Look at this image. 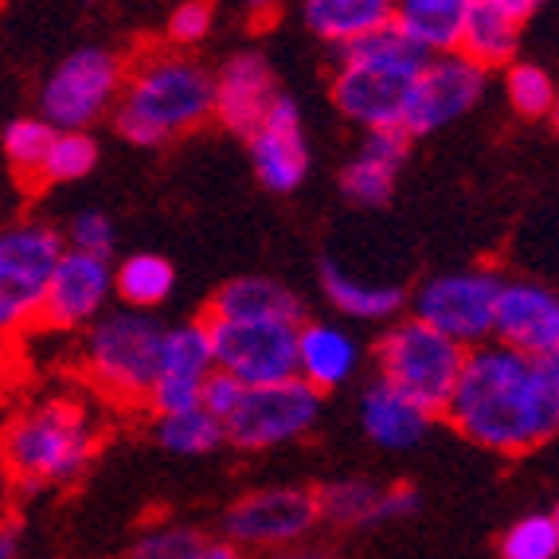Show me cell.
I'll list each match as a JSON object with an SVG mask.
<instances>
[{"instance_id":"23","label":"cell","mask_w":559,"mask_h":559,"mask_svg":"<svg viewBox=\"0 0 559 559\" xmlns=\"http://www.w3.org/2000/svg\"><path fill=\"white\" fill-rule=\"evenodd\" d=\"M204 318H247V321L271 318V321H294V325H301L306 321V306L278 278L242 274V278H231L215 289Z\"/></svg>"},{"instance_id":"26","label":"cell","mask_w":559,"mask_h":559,"mask_svg":"<svg viewBox=\"0 0 559 559\" xmlns=\"http://www.w3.org/2000/svg\"><path fill=\"white\" fill-rule=\"evenodd\" d=\"M173 289H177V271H173V262L165 254L138 251L114 262V298L126 309L153 313V309L173 298Z\"/></svg>"},{"instance_id":"7","label":"cell","mask_w":559,"mask_h":559,"mask_svg":"<svg viewBox=\"0 0 559 559\" xmlns=\"http://www.w3.org/2000/svg\"><path fill=\"white\" fill-rule=\"evenodd\" d=\"M501 271L493 266H457V271L430 274L411 294V318L439 329L462 348L493 341L497 301H501Z\"/></svg>"},{"instance_id":"11","label":"cell","mask_w":559,"mask_h":559,"mask_svg":"<svg viewBox=\"0 0 559 559\" xmlns=\"http://www.w3.org/2000/svg\"><path fill=\"white\" fill-rule=\"evenodd\" d=\"M212 336L215 368L242 383H282L298 376V329L294 321H247V318H204Z\"/></svg>"},{"instance_id":"20","label":"cell","mask_w":559,"mask_h":559,"mask_svg":"<svg viewBox=\"0 0 559 559\" xmlns=\"http://www.w3.org/2000/svg\"><path fill=\"white\" fill-rule=\"evenodd\" d=\"M439 415H430L427 407L411 403L403 392H395L392 383H368L360 395V430L364 439L380 450H392V454H403V450H415L423 439L430 435Z\"/></svg>"},{"instance_id":"36","label":"cell","mask_w":559,"mask_h":559,"mask_svg":"<svg viewBox=\"0 0 559 559\" xmlns=\"http://www.w3.org/2000/svg\"><path fill=\"white\" fill-rule=\"evenodd\" d=\"M212 28H215L212 0H180L165 24V39H168V47H177V51H192V47L212 36Z\"/></svg>"},{"instance_id":"45","label":"cell","mask_w":559,"mask_h":559,"mask_svg":"<svg viewBox=\"0 0 559 559\" xmlns=\"http://www.w3.org/2000/svg\"><path fill=\"white\" fill-rule=\"evenodd\" d=\"M551 524H556V536H559V504H556V513H551Z\"/></svg>"},{"instance_id":"17","label":"cell","mask_w":559,"mask_h":559,"mask_svg":"<svg viewBox=\"0 0 559 559\" xmlns=\"http://www.w3.org/2000/svg\"><path fill=\"white\" fill-rule=\"evenodd\" d=\"M493 341L528 356H548L559 348V289L536 278H504L497 301Z\"/></svg>"},{"instance_id":"43","label":"cell","mask_w":559,"mask_h":559,"mask_svg":"<svg viewBox=\"0 0 559 559\" xmlns=\"http://www.w3.org/2000/svg\"><path fill=\"white\" fill-rule=\"evenodd\" d=\"M540 360H544V368L551 372V380L559 383V348H556V353H548V356H540Z\"/></svg>"},{"instance_id":"1","label":"cell","mask_w":559,"mask_h":559,"mask_svg":"<svg viewBox=\"0 0 559 559\" xmlns=\"http://www.w3.org/2000/svg\"><path fill=\"white\" fill-rule=\"evenodd\" d=\"M447 423L493 454H532L559 435V383L540 356L489 341L466 353Z\"/></svg>"},{"instance_id":"19","label":"cell","mask_w":559,"mask_h":559,"mask_svg":"<svg viewBox=\"0 0 559 559\" xmlns=\"http://www.w3.org/2000/svg\"><path fill=\"white\" fill-rule=\"evenodd\" d=\"M411 138L403 130L364 133L356 157L341 173V192L360 207H383L395 197L400 168L407 165Z\"/></svg>"},{"instance_id":"33","label":"cell","mask_w":559,"mask_h":559,"mask_svg":"<svg viewBox=\"0 0 559 559\" xmlns=\"http://www.w3.org/2000/svg\"><path fill=\"white\" fill-rule=\"evenodd\" d=\"M497 556L501 559H559V536H556V524H551V513L521 516V521L501 536Z\"/></svg>"},{"instance_id":"39","label":"cell","mask_w":559,"mask_h":559,"mask_svg":"<svg viewBox=\"0 0 559 559\" xmlns=\"http://www.w3.org/2000/svg\"><path fill=\"white\" fill-rule=\"evenodd\" d=\"M271 559H345L336 548H329V544H294V548H282V551H271Z\"/></svg>"},{"instance_id":"18","label":"cell","mask_w":559,"mask_h":559,"mask_svg":"<svg viewBox=\"0 0 559 559\" xmlns=\"http://www.w3.org/2000/svg\"><path fill=\"white\" fill-rule=\"evenodd\" d=\"M278 79L274 67L266 63L262 51H235L219 71H215V121L224 130L247 133L266 118L274 103H278Z\"/></svg>"},{"instance_id":"41","label":"cell","mask_w":559,"mask_h":559,"mask_svg":"<svg viewBox=\"0 0 559 559\" xmlns=\"http://www.w3.org/2000/svg\"><path fill=\"white\" fill-rule=\"evenodd\" d=\"M192 559H242V548H235V544L224 540V536H219V540H212V536H207Z\"/></svg>"},{"instance_id":"40","label":"cell","mask_w":559,"mask_h":559,"mask_svg":"<svg viewBox=\"0 0 559 559\" xmlns=\"http://www.w3.org/2000/svg\"><path fill=\"white\" fill-rule=\"evenodd\" d=\"M481 4H489V9L504 12V16H513L516 24H524V20H528L532 12H540L548 0H481Z\"/></svg>"},{"instance_id":"8","label":"cell","mask_w":559,"mask_h":559,"mask_svg":"<svg viewBox=\"0 0 559 559\" xmlns=\"http://www.w3.org/2000/svg\"><path fill=\"white\" fill-rule=\"evenodd\" d=\"M126 63L110 47L86 44L63 56L39 86V118L51 130H91L118 106Z\"/></svg>"},{"instance_id":"10","label":"cell","mask_w":559,"mask_h":559,"mask_svg":"<svg viewBox=\"0 0 559 559\" xmlns=\"http://www.w3.org/2000/svg\"><path fill=\"white\" fill-rule=\"evenodd\" d=\"M321 419V392H313L306 380L262 383L242 388L239 403L224 419V439L235 450H274L306 439Z\"/></svg>"},{"instance_id":"3","label":"cell","mask_w":559,"mask_h":559,"mask_svg":"<svg viewBox=\"0 0 559 559\" xmlns=\"http://www.w3.org/2000/svg\"><path fill=\"white\" fill-rule=\"evenodd\" d=\"M98 454V423L91 407L71 395H47L12 415L0 435V457L12 481L28 493L71 485Z\"/></svg>"},{"instance_id":"28","label":"cell","mask_w":559,"mask_h":559,"mask_svg":"<svg viewBox=\"0 0 559 559\" xmlns=\"http://www.w3.org/2000/svg\"><path fill=\"white\" fill-rule=\"evenodd\" d=\"M388 485L372 481V477H336V481L313 489L318 493V513L321 524L333 528H368L380 524V501Z\"/></svg>"},{"instance_id":"5","label":"cell","mask_w":559,"mask_h":559,"mask_svg":"<svg viewBox=\"0 0 559 559\" xmlns=\"http://www.w3.org/2000/svg\"><path fill=\"white\" fill-rule=\"evenodd\" d=\"M165 329L145 309H106L79 341V368L114 403L138 407L150 400L160 364Z\"/></svg>"},{"instance_id":"9","label":"cell","mask_w":559,"mask_h":559,"mask_svg":"<svg viewBox=\"0 0 559 559\" xmlns=\"http://www.w3.org/2000/svg\"><path fill=\"white\" fill-rule=\"evenodd\" d=\"M63 235L44 219L0 227V333H24L44 313L47 282L63 259Z\"/></svg>"},{"instance_id":"13","label":"cell","mask_w":559,"mask_h":559,"mask_svg":"<svg viewBox=\"0 0 559 559\" xmlns=\"http://www.w3.org/2000/svg\"><path fill=\"white\" fill-rule=\"evenodd\" d=\"M489 91V71L469 63L462 51H447V56H430L423 67L419 83L407 98V114H403V133L407 138H427L457 118H466Z\"/></svg>"},{"instance_id":"25","label":"cell","mask_w":559,"mask_h":559,"mask_svg":"<svg viewBox=\"0 0 559 559\" xmlns=\"http://www.w3.org/2000/svg\"><path fill=\"white\" fill-rule=\"evenodd\" d=\"M474 4L477 0H395L392 28L427 56H447L457 51Z\"/></svg>"},{"instance_id":"2","label":"cell","mask_w":559,"mask_h":559,"mask_svg":"<svg viewBox=\"0 0 559 559\" xmlns=\"http://www.w3.org/2000/svg\"><path fill=\"white\" fill-rule=\"evenodd\" d=\"M114 133L138 150H160L215 121V71L177 47H160L126 67L114 106Z\"/></svg>"},{"instance_id":"32","label":"cell","mask_w":559,"mask_h":559,"mask_svg":"<svg viewBox=\"0 0 559 559\" xmlns=\"http://www.w3.org/2000/svg\"><path fill=\"white\" fill-rule=\"evenodd\" d=\"M504 98L521 118H551L559 106V83L536 63L504 67Z\"/></svg>"},{"instance_id":"15","label":"cell","mask_w":559,"mask_h":559,"mask_svg":"<svg viewBox=\"0 0 559 559\" xmlns=\"http://www.w3.org/2000/svg\"><path fill=\"white\" fill-rule=\"evenodd\" d=\"M247 153H251V168L259 185L274 197H289L298 192L309 177V138L306 121H301V106L278 94V103L266 110V118L247 133Z\"/></svg>"},{"instance_id":"38","label":"cell","mask_w":559,"mask_h":559,"mask_svg":"<svg viewBox=\"0 0 559 559\" xmlns=\"http://www.w3.org/2000/svg\"><path fill=\"white\" fill-rule=\"evenodd\" d=\"M419 489H411V485H388L383 489V501H380V524H392V521H407V516L419 513Z\"/></svg>"},{"instance_id":"31","label":"cell","mask_w":559,"mask_h":559,"mask_svg":"<svg viewBox=\"0 0 559 559\" xmlns=\"http://www.w3.org/2000/svg\"><path fill=\"white\" fill-rule=\"evenodd\" d=\"M51 138H56V130L39 114H20L0 133V150H4V160L12 165L16 177L39 180V168H44V157L51 150Z\"/></svg>"},{"instance_id":"35","label":"cell","mask_w":559,"mask_h":559,"mask_svg":"<svg viewBox=\"0 0 559 559\" xmlns=\"http://www.w3.org/2000/svg\"><path fill=\"white\" fill-rule=\"evenodd\" d=\"M114 247H118V227H114V219L106 212L83 207V212L71 215V224H67V251L110 259Z\"/></svg>"},{"instance_id":"16","label":"cell","mask_w":559,"mask_h":559,"mask_svg":"<svg viewBox=\"0 0 559 559\" xmlns=\"http://www.w3.org/2000/svg\"><path fill=\"white\" fill-rule=\"evenodd\" d=\"M212 372H215V356H212V336H207L204 318L165 329L157 380H153V392L145 400V407L153 415L197 407Z\"/></svg>"},{"instance_id":"29","label":"cell","mask_w":559,"mask_h":559,"mask_svg":"<svg viewBox=\"0 0 559 559\" xmlns=\"http://www.w3.org/2000/svg\"><path fill=\"white\" fill-rule=\"evenodd\" d=\"M153 439L168 450V454L180 457H200L212 454L215 447H224V423L215 419L207 407H185V411H168L153 419Z\"/></svg>"},{"instance_id":"34","label":"cell","mask_w":559,"mask_h":559,"mask_svg":"<svg viewBox=\"0 0 559 559\" xmlns=\"http://www.w3.org/2000/svg\"><path fill=\"white\" fill-rule=\"evenodd\" d=\"M204 540V532L188 528V524H157V528H145L130 544L126 559H192Z\"/></svg>"},{"instance_id":"4","label":"cell","mask_w":559,"mask_h":559,"mask_svg":"<svg viewBox=\"0 0 559 559\" xmlns=\"http://www.w3.org/2000/svg\"><path fill=\"white\" fill-rule=\"evenodd\" d=\"M427 59V51H419L395 28H380L356 44L336 47L333 86H329L333 106L364 133L403 130L407 98Z\"/></svg>"},{"instance_id":"21","label":"cell","mask_w":559,"mask_h":559,"mask_svg":"<svg viewBox=\"0 0 559 559\" xmlns=\"http://www.w3.org/2000/svg\"><path fill=\"white\" fill-rule=\"evenodd\" d=\"M364 348L345 325L336 321H301L298 329V380L313 392H336L360 372Z\"/></svg>"},{"instance_id":"44","label":"cell","mask_w":559,"mask_h":559,"mask_svg":"<svg viewBox=\"0 0 559 559\" xmlns=\"http://www.w3.org/2000/svg\"><path fill=\"white\" fill-rule=\"evenodd\" d=\"M274 4H278V0H247V9H251L254 16H262V12H271Z\"/></svg>"},{"instance_id":"27","label":"cell","mask_w":559,"mask_h":559,"mask_svg":"<svg viewBox=\"0 0 559 559\" xmlns=\"http://www.w3.org/2000/svg\"><path fill=\"white\" fill-rule=\"evenodd\" d=\"M516 47H521V24L504 12L489 9L477 0L474 12H469L462 39H457V51L469 59V63L493 71V67H509L516 63Z\"/></svg>"},{"instance_id":"14","label":"cell","mask_w":559,"mask_h":559,"mask_svg":"<svg viewBox=\"0 0 559 559\" xmlns=\"http://www.w3.org/2000/svg\"><path fill=\"white\" fill-rule=\"evenodd\" d=\"M114 301V262L98 254L63 251L56 274L47 282L39 325L56 333H83L103 318Z\"/></svg>"},{"instance_id":"37","label":"cell","mask_w":559,"mask_h":559,"mask_svg":"<svg viewBox=\"0 0 559 559\" xmlns=\"http://www.w3.org/2000/svg\"><path fill=\"white\" fill-rule=\"evenodd\" d=\"M239 395H242V383L235 380V376H227V372H219V368H215V372L207 376V383H204L200 407H207L215 415V419L224 423L227 415H231L235 403H239Z\"/></svg>"},{"instance_id":"12","label":"cell","mask_w":559,"mask_h":559,"mask_svg":"<svg viewBox=\"0 0 559 559\" xmlns=\"http://www.w3.org/2000/svg\"><path fill=\"white\" fill-rule=\"evenodd\" d=\"M321 524L318 493L306 485H271L251 489L224 513V540L242 551H282L309 540Z\"/></svg>"},{"instance_id":"6","label":"cell","mask_w":559,"mask_h":559,"mask_svg":"<svg viewBox=\"0 0 559 559\" xmlns=\"http://www.w3.org/2000/svg\"><path fill=\"white\" fill-rule=\"evenodd\" d=\"M466 353L457 341L442 336L439 329L423 325L419 318H395L376 345V368L380 380L392 383L411 403L442 415L457 388Z\"/></svg>"},{"instance_id":"24","label":"cell","mask_w":559,"mask_h":559,"mask_svg":"<svg viewBox=\"0 0 559 559\" xmlns=\"http://www.w3.org/2000/svg\"><path fill=\"white\" fill-rule=\"evenodd\" d=\"M392 16L395 0H301V24L329 47H345L392 28Z\"/></svg>"},{"instance_id":"42","label":"cell","mask_w":559,"mask_h":559,"mask_svg":"<svg viewBox=\"0 0 559 559\" xmlns=\"http://www.w3.org/2000/svg\"><path fill=\"white\" fill-rule=\"evenodd\" d=\"M20 556V528L16 524H0V559Z\"/></svg>"},{"instance_id":"22","label":"cell","mask_w":559,"mask_h":559,"mask_svg":"<svg viewBox=\"0 0 559 559\" xmlns=\"http://www.w3.org/2000/svg\"><path fill=\"white\" fill-rule=\"evenodd\" d=\"M321 294L329 298V306L348 321H395L407 306V289L395 282H368L360 274H353L345 262L321 259Z\"/></svg>"},{"instance_id":"46","label":"cell","mask_w":559,"mask_h":559,"mask_svg":"<svg viewBox=\"0 0 559 559\" xmlns=\"http://www.w3.org/2000/svg\"><path fill=\"white\" fill-rule=\"evenodd\" d=\"M551 121H556V130H559V106H556V114H551Z\"/></svg>"},{"instance_id":"30","label":"cell","mask_w":559,"mask_h":559,"mask_svg":"<svg viewBox=\"0 0 559 559\" xmlns=\"http://www.w3.org/2000/svg\"><path fill=\"white\" fill-rule=\"evenodd\" d=\"M98 138L91 130H56L36 185H75L98 165Z\"/></svg>"}]
</instances>
